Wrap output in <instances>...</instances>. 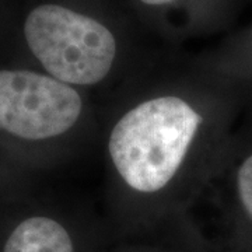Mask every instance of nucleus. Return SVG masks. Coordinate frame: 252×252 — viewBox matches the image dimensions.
I'll return each instance as SVG.
<instances>
[{
    "label": "nucleus",
    "instance_id": "f257e3e1",
    "mask_svg": "<svg viewBox=\"0 0 252 252\" xmlns=\"http://www.w3.org/2000/svg\"><path fill=\"white\" fill-rule=\"evenodd\" d=\"M202 118L177 97L144 101L119 119L109 154L119 175L139 192L162 189L177 174Z\"/></svg>",
    "mask_w": 252,
    "mask_h": 252
},
{
    "label": "nucleus",
    "instance_id": "f03ea898",
    "mask_svg": "<svg viewBox=\"0 0 252 252\" xmlns=\"http://www.w3.org/2000/svg\"><path fill=\"white\" fill-rule=\"evenodd\" d=\"M24 35L31 52L56 80L95 84L112 67L117 44L94 18L58 4H42L28 14Z\"/></svg>",
    "mask_w": 252,
    "mask_h": 252
},
{
    "label": "nucleus",
    "instance_id": "7ed1b4c3",
    "mask_svg": "<svg viewBox=\"0 0 252 252\" xmlns=\"http://www.w3.org/2000/svg\"><path fill=\"white\" fill-rule=\"evenodd\" d=\"M83 102L69 84L28 70H0V129L27 140L67 132Z\"/></svg>",
    "mask_w": 252,
    "mask_h": 252
},
{
    "label": "nucleus",
    "instance_id": "20e7f679",
    "mask_svg": "<svg viewBox=\"0 0 252 252\" xmlns=\"http://www.w3.org/2000/svg\"><path fill=\"white\" fill-rule=\"evenodd\" d=\"M3 252H73L69 233L49 217H30L13 230Z\"/></svg>",
    "mask_w": 252,
    "mask_h": 252
},
{
    "label": "nucleus",
    "instance_id": "39448f33",
    "mask_svg": "<svg viewBox=\"0 0 252 252\" xmlns=\"http://www.w3.org/2000/svg\"><path fill=\"white\" fill-rule=\"evenodd\" d=\"M237 192L245 215L252 221V154L247 156L238 167Z\"/></svg>",
    "mask_w": 252,
    "mask_h": 252
},
{
    "label": "nucleus",
    "instance_id": "423d86ee",
    "mask_svg": "<svg viewBox=\"0 0 252 252\" xmlns=\"http://www.w3.org/2000/svg\"><path fill=\"white\" fill-rule=\"evenodd\" d=\"M142 1L146 3V4H153V6H156V4H165V3H170L172 0H142Z\"/></svg>",
    "mask_w": 252,
    "mask_h": 252
}]
</instances>
